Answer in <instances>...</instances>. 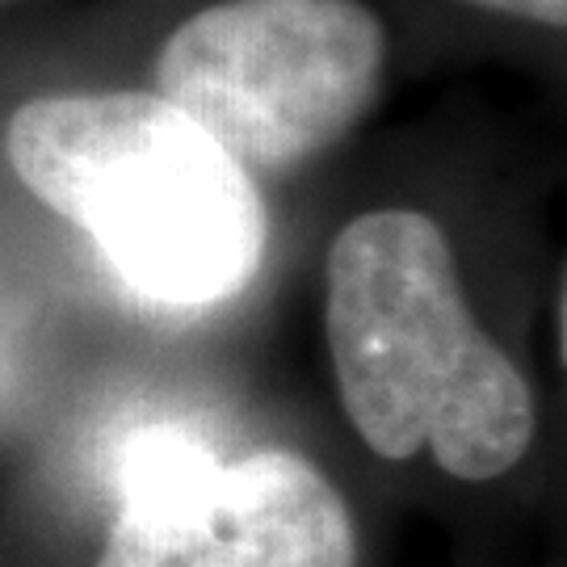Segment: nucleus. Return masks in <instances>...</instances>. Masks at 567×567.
Returning a JSON list of instances; mask_svg holds the SVG:
<instances>
[{
    "mask_svg": "<svg viewBox=\"0 0 567 567\" xmlns=\"http://www.w3.org/2000/svg\"><path fill=\"white\" fill-rule=\"evenodd\" d=\"M328 349L344 416L391 463L429 450L484 484L534 442L522 370L471 316L442 227L421 210H370L328 252Z\"/></svg>",
    "mask_w": 567,
    "mask_h": 567,
    "instance_id": "1",
    "label": "nucleus"
},
{
    "mask_svg": "<svg viewBox=\"0 0 567 567\" xmlns=\"http://www.w3.org/2000/svg\"><path fill=\"white\" fill-rule=\"evenodd\" d=\"M4 152L143 303L215 307L261 269L269 215L248 168L161 93L34 97Z\"/></svg>",
    "mask_w": 567,
    "mask_h": 567,
    "instance_id": "2",
    "label": "nucleus"
},
{
    "mask_svg": "<svg viewBox=\"0 0 567 567\" xmlns=\"http://www.w3.org/2000/svg\"><path fill=\"white\" fill-rule=\"evenodd\" d=\"M383 63V21L362 0H224L168 34L156 93L244 168L286 173L353 131Z\"/></svg>",
    "mask_w": 567,
    "mask_h": 567,
    "instance_id": "3",
    "label": "nucleus"
},
{
    "mask_svg": "<svg viewBox=\"0 0 567 567\" xmlns=\"http://www.w3.org/2000/svg\"><path fill=\"white\" fill-rule=\"evenodd\" d=\"M118 517L93 567H353L341 492L295 450L219 458L185 425H143L114 458Z\"/></svg>",
    "mask_w": 567,
    "mask_h": 567,
    "instance_id": "4",
    "label": "nucleus"
},
{
    "mask_svg": "<svg viewBox=\"0 0 567 567\" xmlns=\"http://www.w3.org/2000/svg\"><path fill=\"white\" fill-rule=\"evenodd\" d=\"M492 13H508V18L538 21V25H564L567 30V0H466Z\"/></svg>",
    "mask_w": 567,
    "mask_h": 567,
    "instance_id": "5",
    "label": "nucleus"
},
{
    "mask_svg": "<svg viewBox=\"0 0 567 567\" xmlns=\"http://www.w3.org/2000/svg\"><path fill=\"white\" fill-rule=\"evenodd\" d=\"M559 349H564V362H567V278H564V295H559Z\"/></svg>",
    "mask_w": 567,
    "mask_h": 567,
    "instance_id": "6",
    "label": "nucleus"
}]
</instances>
